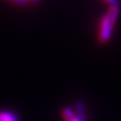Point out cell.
I'll return each instance as SVG.
<instances>
[{
    "label": "cell",
    "mask_w": 121,
    "mask_h": 121,
    "mask_svg": "<svg viewBox=\"0 0 121 121\" xmlns=\"http://www.w3.org/2000/svg\"><path fill=\"white\" fill-rule=\"evenodd\" d=\"M75 114L78 118H80L82 121H87V110L85 103L82 101H78L75 103Z\"/></svg>",
    "instance_id": "7a4b0ae2"
},
{
    "label": "cell",
    "mask_w": 121,
    "mask_h": 121,
    "mask_svg": "<svg viewBox=\"0 0 121 121\" xmlns=\"http://www.w3.org/2000/svg\"><path fill=\"white\" fill-rule=\"evenodd\" d=\"M104 1L109 5V7H120L119 0H104Z\"/></svg>",
    "instance_id": "5b68a950"
},
{
    "label": "cell",
    "mask_w": 121,
    "mask_h": 121,
    "mask_svg": "<svg viewBox=\"0 0 121 121\" xmlns=\"http://www.w3.org/2000/svg\"><path fill=\"white\" fill-rule=\"evenodd\" d=\"M120 14V7H109L106 14L100 20L98 39L101 43H107L111 39L115 23Z\"/></svg>",
    "instance_id": "6da1fadb"
},
{
    "label": "cell",
    "mask_w": 121,
    "mask_h": 121,
    "mask_svg": "<svg viewBox=\"0 0 121 121\" xmlns=\"http://www.w3.org/2000/svg\"><path fill=\"white\" fill-rule=\"evenodd\" d=\"M62 116L65 121H82L80 118H78L75 112L69 107H66L62 110Z\"/></svg>",
    "instance_id": "3957f363"
},
{
    "label": "cell",
    "mask_w": 121,
    "mask_h": 121,
    "mask_svg": "<svg viewBox=\"0 0 121 121\" xmlns=\"http://www.w3.org/2000/svg\"><path fill=\"white\" fill-rule=\"evenodd\" d=\"M0 121H19L17 115L10 111H0Z\"/></svg>",
    "instance_id": "277c9868"
},
{
    "label": "cell",
    "mask_w": 121,
    "mask_h": 121,
    "mask_svg": "<svg viewBox=\"0 0 121 121\" xmlns=\"http://www.w3.org/2000/svg\"><path fill=\"white\" fill-rule=\"evenodd\" d=\"M10 1H12L13 3H15V4L20 5V6H25L29 2L28 0H10Z\"/></svg>",
    "instance_id": "8992f818"
},
{
    "label": "cell",
    "mask_w": 121,
    "mask_h": 121,
    "mask_svg": "<svg viewBox=\"0 0 121 121\" xmlns=\"http://www.w3.org/2000/svg\"><path fill=\"white\" fill-rule=\"evenodd\" d=\"M28 1H29V0H28Z\"/></svg>",
    "instance_id": "ba28073f"
},
{
    "label": "cell",
    "mask_w": 121,
    "mask_h": 121,
    "mask_svg": "<svg viewBox=\"0 0 121 121\" xmlns=\"http://www.w3.org/2000/svg\"><path fill=\"white\" fill-rule=\"evenodd\" d=\"M40 1V0H29V2H31L32 4H37Z\"/></svg>",
    "instance_id": "52a82bcc"
}]
</instances>
